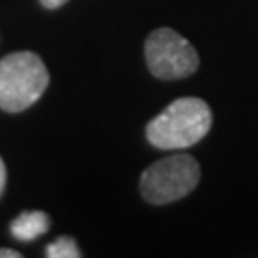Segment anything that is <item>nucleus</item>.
<instances>
[{"label": "nucleus", "instance_id": "nucleus-1", "mask_svg": "<svg viewBox=\"0 0 258 258\" xmlns=\"http://www.w3.org/2000/svg\"><path fill=\"white\" fill-rule=\"evenodd\" d=\"M212 126L209 103L201 98H178L146 126V138L157 149H185L199 144Z\"/></svg>", "mask_w": 258, "mask_h": 258}, {"label": "nucleus", "instance_id": "nucleus-3", "mask_svg": "<svg viewBox=\"0 0 258 258\" xmlns=\"http://www.w3.org/2000/svg\"><path fill=\"white\" fill-rule=\"evenodd\" d=\"M201 166L191 155L176 153L148 166L140 178L142 197L151 205H168L194 191Z\"/></svg>", "mask_w": 258, "mask_h": 258}, {"label": "nucleus", "instance_id": "nucleus-8", "mask_svg": "<svg viewBox=\"0 0 258 258\" xmlns=\"http://www.w3.org/2000/svg\"><path fill=\"white\" fill-rule=\"evenodd\" d=\"M67 0H40V4L44 6V8L48 10H55V8H59V6H63Z\"/></svg>", "mask_w": 258, "mask_h": 258}, {"label": "nucleus", "instance_id": "nucleus-6", "mask_svg": "<svg viewBox=\"0 0 258 258\" xmlns=\"http://www.w3.org/2000/svg\"><path fill=\"white\" fill-rule=\"evenodd\" d=\"M46 256L48 258H79L83 256V252L79 249V245L75 243L73 237H59L54 243H50L46 247Z\"/></svg>", "mask_w": 258, "mask_h": 258}, {"label": "nucleus", "instance_id": "nucleus-7", "mask_svg": "<svg viewBox=\"0 0 258 258\" xmlns=\"http://www.w3.org/2000/svg\"><path fill=\"white\" fill-rule=\"evenodd\" d=\"M6 180H8V176H6V165H4V159L0 157V197H2L4 189H6Z\"/></svg>", "mask_w": 258, "mask_h": 258}, {"label": "nucleus", "instance_id": "nucleus-5", "mask_svg": "<svg viewBox=\"0 0 258 258\" xmlns=\"http://www.w3.org/2000/svg\"><path fill=\"white\" fill-rule=\"evenodd\" d=\"M50 230V216L42 211L21 212L16 220L10 224L12 235L19 241H33L44 235Z\"/></svg>", "mask_w": 258, "mask_h": 258}, {"label": "nucleus", "instance_id": "nucleus-9", "mask_svg": "<svg viewBox=\"0 0 258 258\" xmlns=\"http://www.w3.org/2000/svg\"><path fill=\"white\" fill-rule=\"evenodd\" d=\"M23 254L14 249H0V258H21Z\"/></svg>", "mask_w": 258, "mask_h": 258}, {"label": "nucleus", "instance_id": "nucleus-4", "mask_svg": "<svg viewBox=\"0 0 258 258\" xmlns=\"http://www.w3.org/2000/svg\"><path fill=\"white\" fill-rule=\"evenodd\" d=\"M146 61L151 75L161 81H178L194 75L199 54L194 44L174 29H157L146 40Z\"/></svg>", "mask_w": 258, "mask_h": 258}, {"label": "nucleus", "instance_id": "nucleus-2", "mask_svg": "<svg viewBox=\"0 0 258 258\" xmlns=\"http://www.w3.org/2000/svg\"><path fill=\"white\" fill-rule=\"evenodd\" d=\"M50 83L44 61L35 52H14L0 59V109L19 113L40 100Z\"/></svg>", "mask_w": 258, "mask_h": 258}]
</instances>
